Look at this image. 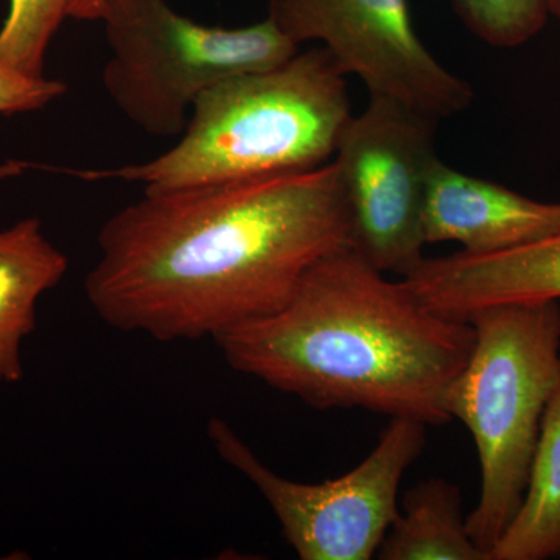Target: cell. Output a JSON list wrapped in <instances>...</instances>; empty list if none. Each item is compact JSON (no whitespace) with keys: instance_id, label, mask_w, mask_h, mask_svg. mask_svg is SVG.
Here are the masks:
<instances>
[{"instance_id":"obj_1","label":"cell","mask_w":560,"mask_h":560,"mask_svg":"<svg viewBox=\"0 0 560 560\" xmlns=\"http://www.w3.org/2000/svg\"><path fill=\"white\" fill-rule=\"evenodd\" d=\"M345 248L352 220L335 162L145 191L103 224L84 293L114 329L215 341L285 307L305 275Z\"/></svg>"},{"instance_id":"obj_2","label":"cell","mask_w":560,"mask_h":560,"mask_svg":"<svg viewBox=\"0 0 560 560\" xmlns=\"http://www.w3.org/2000/svg\"><path fill=\"white\" fill-rule=\"evenodd\" d=\"M215 342L232 370L318 410L363 408L444 425L445 396L475 329L345 248L319 260L285 307Z\"/></svg>"},{"instance_id":"obj_3","label":"cell","mask_w":560,"mask_h":560,"mask_svg":"<svg viewBox=\"0 0 560 560\" xmlns=\"http://www.w3.org/2000/svg\"><path fill=\"white\" fill-rule=\"evenodd\" d=\"M350 117L346 75L315 47L202 92L178 142L154 160L70 173L154 191L312 171L334 156Z\"/></svg>"},{"instance_id":"obj_4","label":"cell","mask_w":560,"mask_h":560,"mask_svg":"<svg viewBox=\"0 0 560 560\" xmlns=\"http://www.w3.org/2000/svg\"><path fill=\"white\" fill-rule=\"evenodd\" d=\"M474 349L445 396L448 418L470 431L481 493L467 515L490 556L521 510L541 420L560 386V302H514L474 313Z\"/></svg>"},{"instance_id":"obj_5","label":"cell","mask_w":560,"mask_h":560,"mask_svg":"<svg viewBox=\"0 0 560 560\" xmlns=\"http://www.w3.org/2000/svg\"><path fill=\"white\" fill-rule=\"evenodd\" d=\"M102 83L132 125L158 138L186 128L202 92L241 73L275 68L300 51L267 16L246 27L191 21L167 0H108Z\"/></svg>"},{"instance_id":"obj_6","label":"cell","mask_w":560,"mask_h":560,"mask_svg":"<svg viewBox=\"0 0 560 560\" xmlns=\"http://www.w3.org/2000/svg\"><path fill=\"white\" fill-rule=\"evenodd\" d=\"M427 427L415 419H390L363 463L316 485L280 477L223 419H210L209 438L220 458L270 504L300 559L370 560L399 515L400 481L422 455Z\"/></svg>"},{"instance_id":"obj_7","label":"cell","mask_w":560,"mask_h":560,"mask_svg":"<svg viewBox=\"0 0 560 560\" xmlns=\"http://www.w3.org/2000/svg\"><path fill=\"white\" fill-rule=\"evenodd\" d=\"M440 120L371 95L338 139L335 165L352 220V248L382 272L407 278L423 257V208Z\"/></svg>"},{"instance_id":"obj_8","label":"cell","mask_w":560,"mask_h":560,"mask_svg":"<svg viewBox=\"0 0 560 560\" xmlns=\"http://www.w3.org/2000/svg\"><path fill=\"white\" fill-rule=\"evenodd\" d=\"M268 18L301 46L318 40L370 95L442 120L469 108L474 90L427 49L408 0H268Z\"/></svg>"},{"instance_id":"obj_9","label":"cell","mask_w":560,"mask_h":560,"mask_svg":"<svg viewBox=\"0 0 560 560\" xmlns=\"http://www.w3.org/2000/svg\"><path fill=\"white\" fill-rule=\"evenodd\" d=\"M404 280L431 311L466 323L493 305L560 302V231L503 253L423 259Z\"/></svg>"},{"instance_id":"obj_10","label":"cell","mask_w":560,"mask_h":560,"mask_svg":"<svg viewBox=\"0 0 560 560\" xmlns=\"http://www.w3.org/2000/svg\"><path fill=\"white\" fill-rule=\"evenodd\" d=\"M423 238L459 243L470 254L503 253L560 231V202L530 200L438 160L423 208Z\"/></svg>"},{"instance_id":"obj_11","label":"cell","mask_w":560,"mask_h":560,"mask_svg":"<svg viewBox=\"0 0 560 560\" xmlns=\"http://www.w3.org/2000/svg\"><path fill=\"white\" fill-rule=\"evenodd\" d=\"M68 268L36 217L0 230V385L24 378L22 342L36 329L38 301Z\"/></svg>"},{"instance_id":"obj_12","label":"cell","mask_w":560,"mask_h":560,"mask_svg":"<svg viewBox=\"0 0 560 560\" xmlns=\"http://www.w3.org/2000/svg\"><path fill=\"white\" fill-rule=\"evenodd\" d=\"M382 560H488L471 540L460 490L442 478L420 481L383 539Z\"/></svg>"},{"instance_id":"obj_13","label":"cell","mask_w":560,"mask_h":560,"mask_svg":"<svg viewBox=\"0 0 560 560\" xmlns=\"http://www.w3.org/2000/svg\"><path fill=\"white\" fill-rule=\"evenodd\" d=\"M560 556V386L544 420L528 489L489 560H547Z\"/></svg>"},{"instance_id":"obj_14","label":"cell","mask_w":560,"mask_h":560,"mask_svg":"<svg viewBox=\"0 0 560 560\" xmlns=\"http://www.w3.org/2000/svg\"><path fill=\"white\" fill-rule=\"evenodd\" d=\"M72 0H10L0 28V62L32 77H43L55 33L69 18Z\"/></svg>"},{"instance_id":"obj_15","label":"cell","mask_w":560,"mask_h":560,"mask_svg":"<svg viewBox=\"0 0 560 560\" xmlns=\"http://www.w3.org/2000/svg\"><path fill=\"white\" fill-rule=\"evenodd\" d=\"M452 5L471 35L500 49L528 43L550 18L545 0H452Z\"/></svg>"},{"instance_id":"obj_16","label":"cell","mask_w":560,"mask_h":560,"mask_svg":"<svg viewBox=\"0 0 560 560\" xmlns=\"http://www.w3.org/2000/svg\"><path fill=\"white\" fill-rule=\"evenodd\" d=\"M66 91L68 88L61 81L49 80L44 75H27L0 62V114L3 116L46 108ZM27 168L28 164L25 162H3L0 164V183L18 178Z\"/></svg>"},{"instance_id":"obj_17","label":"cell","mask_w":560,"mask_h":560,"mask_svg":"<svg viewBox=\"0 0 560 560\" xmlns=\"http://www.w3.org/2000/svg\"><path fill=\"white\" fill-rule=\"evenodd\" d=\"M108 0H72L69 18L77 21H101Z\"/></svg>"},{"instance_id":"obj_18","label":"cell","mask_w":560,"mask_h":560,"mask_svg":"<svg viewBox=\"0 0 560 560\" xmlns=\"http://www.w3.org/2000/svg\"><path fill=\"white\" fill-rule=\"evenodd\" d=\"M545 7H547L548 16L555 18L560 25V0H545Z\"/></svg>"}]
</instances>
